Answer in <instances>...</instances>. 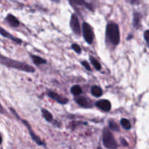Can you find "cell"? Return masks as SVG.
Masks as SVG:
<instances>
[{
    "label": "cell",
    "instance_id": "6da1fadb",
    "mask_svg": "<svg viewBox=\"0 0 149 149\" xmlns=\"http://www.w3.org/2000/svg\"><path fill=\"white\" fill-rule=\"evenodd\" d=\"M1 64L6 65L9 68H13L15 69L20 70V71H26V72H34L35 69L31 65L24 63L19 62V61H14V60L10 59V58L4 57L3 55L1 56Z\"/></svg>",
    "mask_w": 149,
    "mask_h": 149
},
{
    "label": "cell",
    "instance_id": "7a4b0ae2",
    "mask_svg": "<svg viewBox=\"0 0 149 149\" xmlns=\"http://www.w3.org/2000/svg\"><path fill=\"white\" fill-rule=\"evenodd\" d=\"M106 39L113 45H117L120 42L119 26L116 23H109L106 27Z\"/></svg>",
    "mask_w": 149,
    "mask_h": 149
},
{
    "label": "cell",
    "instance_id": "2e32d148",
    "mask_svg": "<svg viewBox=\"0 0 149 149\" xmlns=\"http://www.w3.org/2000/svg\"><path fill=\"white\" fill-rule=\"evenodd\" d=\"M42 115H43L44 118H45V119H46L47 122H52V119H53V117H52V115L51 114V113H49L47 110H46V109H42Z\"/></svg>",
    "mask_w": 149,
    "mask_h": 149
},
{
    "label": "cell",
    "instance_id": "5bb4252c",
    "mask_svg": "<svg viewBox=\"0 0 149 149\" xmlns=\"http://www.w3.org/2000/svg\"><path fill=\"white\" fill-rule=\"evenodd\" d=\"M141 14L138 12H135L133 14V26L136 29H138L141 25Z\"/></svg>",
    "mask_w": 149,
    "mask_h": 149
},
{
    "label": "cell",
    "instance_id": "9a60e30c",
    "mask_svg": "<svg viewBox=\"0 0 149 149\" xmlns=\"http://www.w3.org/2000/svg\"><path fill=\"white\" fill-rule=\"evenodd\" d=\"M31 59L33 61V63L36 64V65H41V64H45L47 63L46 60H45L44 58H42L41 57L37 56V55H31Z\"/></svg>",
    "mask_w": 149,
    "mask_h": 149
},
{
    "label": "cell",
    "instance_id": "3957f363",
    "mask_svg": "<svg viewBox=\"0 0 149 149\" xmlns=\"http://www.w3.org/2000/svg\"><path fill=\"white\" fill-rule=\"evenodd\" d=\"M103 143L106 148L109 149H116L118 148V145L113 134L107 128H105L103 131Z\"/></svg>",
    "mask_w": 149,
    "mask_h": 149
},
{
    "label": "cell",
    "instance_id": "d4e9b609",
    "mask_svg": "<svg viewBox=\"0 0 149 149\" xmlns=\"http://www.w3.org/2000/svg\"><path fill=\"white\" fill-rule=\"evenodd\" d=\"M122 143H123V145L125 146H128L127 143L126 141H125V139H122Z\"/></svg>",
    "mask_w": 149,
    "mask_h": 149
},
{
    "label": "cell",
    "instance_id": "603a6c76",
    "mask_svg": "<svg viewBox=\"0 0 149 149\" xmlns=\"http://www.w3.org/2000/svg\"><path fill=\"white\" fill-rule=\"evenodd\" d=\"M81 65H82L83 66L86 68V69L88 70V71H91L90 65H89V63L87 62V61H82V62H81Z\"/></svg>",
    "mask_w": 149,
    "mask_h": 149
},
{
    "label": "cell",
    "instance_id": "7c38bea8",
    "mask_svg": "<svg viewBox=\"0 0 149 149\" xmlns=\"http://www.w3.org/2000/svg\"><path fill=\"white\" fill-rule=\"evenodd\" d=\"M1 34L3 36H4V37L9 38L10 39L13 40V42H16V43H17V44H21L22 43V40H20V39H17V38L13 36V35H11L10 33H9L7 31H6L4 30L3 28H1Z\"/></svg>",
    "mask_w": 149,
    "mask_h": 149
},
{
    "label": "cell",
    "instance_id": "52a82bcc",
    "mask_svg": "<svg viewBox=\"0 0 149 149\" xmlns=\"http://www.w3.org/2000/svg\"><path fill=\"white\" fill-rule=\"evenodd\" d=\"M95 106L100 110L104 111H109L111 109V104L108 100H100L95 103Z\"/></svg>",
    "mask_w": 149,
    "mask_h": 149
},
{
    "label": "cell",
    "instance_id": "30bf717a",
    "mask_svg": "<svg viewBox=\"0 0 149 149\" xmlns=\"http://www.w3.org/2000/svg\"><path fill=\"white\" fill-rule=\"evenodd\" d=\"M5 20L6 21H7V23H8L10 26H13V27L17 28L20 26V22H19V20H17L13 15L9 14L6 17Z\"/></svg>",
    "mask_w": 149,
    "mask_h": 149
},
{
    "label": "cell",
    "instance_id": "d6986e66",
    "mask_svg": "<svg viewBox=\"0 0 149 149\" xmlns=\"http://www.w3.org/2000/svg\"><path fill=\"white\" fill-rule=\"evenodd\" d=\"M90 61H91L92 64H93V66L95 68L96 70L100 71V70L101 69V65H100V63H99L95 58H93V57H90Z\"/></svg>",
    "mask_w": 149,
    "mask_h": 149
},
{
    "label": "cell",
    "instance_id": "5b68a950",
    "mask_svg": "<svg viewBox=\"0 0 149 149\" xmlns=\"http://www.w3.org/2000/svg\"><path fill=\"white\" fill-rule=\"evenodd\" d=\"M70 26L74 33L77 35H80L81 33V27H80L79 21L75 14H73L70 20Z\"/></svg>",
    "mask_w": 149,
    "mask_h": 149
},
{
    "label": "cell",
    "instance_id": "44dd1931",
    "mask_svg": "<svg viewBox=\"0 0 149 149\" xmlns=\"http://www.w3.org/2000/svg\"><path fill=\"white\" fill-rule=\"evenodd\" d=\"M71 47H72V49H74L77 53H81V48H80V47L77 44H73Z\"/></svg>",
    "mask_w": 149,
    "mask_h": 149
},
{
    "label": "cell",
    "instance_id": "8992f818",
    "mask_svg": "<svg viewBox=\"0 0 149 149\" xmlns=\"http://www.w3.org/2000/svg\"><path fill=\"white\" fill-rule=\"evenodd\" d=\"M22 122H23V124H24L26 126V127H27V129L29 130V134H30L31 137V138L33 139V141H34V142H36V143L38 144L39 146H45V143L44 142H42V141H41L40 138H39V137L37 136V135L35 134V132H33V130H32L31 127V125H29V122H26V120H23V119H22Z\"/></svg>",
    "mask_w": 149,
    "mask_h": 149
},
{
    "label": "cell",
    "instance_id": "ba28073f",
    "mask_svg": "<svg viewBox=\"0 0 149 149\" xmlns=\"http://www.w3.org/2000/svg\"><path fill=\"white\" fill-rule=\"evenodd\" d=\"M48 96H49L50 98H52V100H55L56 102H58V103H61V104H66L68 102V100L65 97H62L60 95L57 94L56 93L53 91H51L48 93Z\"/></svg>",
    "mask_w": 149,
    "mask_h": 149
},
{
    "label": "cell",
    "instance_id": "8fae6325",
    "mask_svg": "<svg viewBox=\"0 0 149 149\" xmlns=\"http://www.w3.org/2000/svg\"><path fill=\"white\" fill-rule=\"evenodd\" d=\"M71 4H75L77 6H81V7H85L86 8L89 9L90 10H93V7L91 4H88L85 0H69Z\"/></svg>",
    "mask_w": 149,
    "mask_h": 149
},
{
    "label": "cell",
    "instance_id": "484cf974",
    "mask_svg": "<svg viewBox=\"0 0 149 149\" xmlns=\"http://www.w3.org/2000/svg\"><path fill=\"white\" fill-rule=\"evenodd\" d=\"M97 149H103V148H102L101 147H100V146H99V147H97Z\"/></svg>",
    "mask_w": 149,
    "mask_h": 149
},
{
    "label": "cell",
    "instance_id": "4fadbf2b",
    "mask_svg": "<svg viewBox=\"0 0 149 149\" xmlns=\"http://www.w3.org/2000/svg\"><path fill=\"white\" fill-rule=\"evenodd\" d=\"M91 93L95 97H99L103 95V90L98 86L94 85L91 87Z\"/></svg>",
    "mask_w": 149,
    "mask_h": 149
},
{
    "label": "cell",
    "instance_id": "e0dca14e",
    "mask_svg": "<svg viewBox=\"0 0 149 149\" xmlns=\"http://www.w3.org/2000/svg\"><path fill=\"white\" fill-rule=\"evenodd\" d=\"M71 92L74 95H79L82 93V90L79 85H74L71 88Z\"/></svg>",
    "mask_w": 149,
    "mask_h": 149
},
{
    "label": "cell",
    "instance_id": "cb8c5ba5",
    "mask_svg": "<svg viewBox=\"0 0 149 149\" xmlns=\"http://www.w3.org/2000/svg\"><path fill=\"white\" fill-rule=\"evenodd\" d=\"M127 1L128 2L130 3V4H136V3L138 2V0H127Z\"/></svg>",
    "mask_w": 149,
    "mask_h": 149
},
{
    "label": "cell",
    "instance_id": "ffe728a7",
    "mask_svg": "<svg viewBox=\"0 0 149 149\" xmlns=\"http://www.w3.org/2000/svg\"><path fill=\"white\" fill-rule=\"evenodd\" d=\"M109 127L111 130H112L113 131H117V132H119V131L120 130L119 125H118L116 122H113V121H110V122H109Z\"/></svg>",
    "mask_w": 149,
    "mask_h": 149
},
{
    "label": "cell",
    "instance_id": "7402d4cb",
    "mask_svg": "<svg viewBox=\"0 0 149 149\" xmlns=\"http://www.w3.org/2000/svg\"><path fill=\"white\" fill-rule=\"evenodd\" d=\"M144 38H145V40L146 42L147 45L149 47V30H147L145 31V33H144Z\"/></svg>",
    "mask_w": 149,
    "mask_h": 149
},
{
    "label": "cell",
    "instance_id": "9c48e42d",
    "mask_svg": "<svg viewBox=\"0 0 149 149\" xmlns=\"http://www.w3.org/2000/svg\"><path fill=\"white\" fill-rule=\"evenodd\" d=\"M76 101L77 103L80 106L85 109H89V108H92L93 105H92L91 102L88 98L85 97H78L76 98Z\"/></svg>",
    "mask_w": 149,
    "mask_h": 149
},
{
    "label": "cell",
    "instance_id": "ac0fdd59",
    "mask_svg": "<svg viewBox=\"0 0 149 149\" xmlns=\"http://www.w3.org/2000/svg\"><path fill=\"white\" fill-rule=\"evenodd\" d=\"M121 125L122 126V127L125 130H130L131 128V124L130 122V121L127 119H122L120 121Z\"/></svg>",
    "mask_w": 149,
    "mask_h": 149
},
{
    "label": "cell",
    "instance_id": "277c9868",
    "mask_svg": "<svg viewBox=\"0 0 149 149\" xmlns=\"http://www.w3.org/2000/svg\"><path fill=\"white\" fill-rule=\"evenodd\" d=\"M82 33L84 39L88 44L91 45L93 42V38H94V34H93V28L91 27L90 24L87 23H83L82 24Z\"/></svg>",
    "mask_w": 149,
    "mask_h": 149
}]
</instances>
